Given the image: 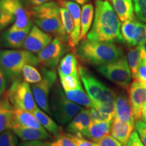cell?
<instances>
[{
    "label": "cell",
    "mask_w": 146,
    "mask_h": 146,
    "mask_svg": "<svg viewBox=\"0 0 146 146\" xmlns=\"http://www.w3.org/2000/svg\"><path fill=\"white\" fill-rule=\"evenodd\" d=\"M121 23L108 1L96 0L93 25L87 39L93 41L124 43L120 33Z\"/></svg>",
    "instance_id": "cell-1"
},
{
    "label": "cell",
    "mask_w": 146,
    "mask_h": 146,
    "mask_svg": "<svg viewBox=\"0 0 146 146\" xmlns=\"http://www.w3.org/2000/svg\"><path fill=\"white\" fill-rule=\"evenodd\" d=\"M82 62L100 66L117 61L124 56L123 50L113 42L83 39L74 49Z\"/></svg>",
    "instance_id": "cell-2"
},
{
    "label": "cell",
    "mask_w": 146,
    "mask_h": 146,
    "mask_svg": "<svg viewBox=\"0 0 146 146\" xmlns=\"http://www.w3.org/2000/svg\"><path fill=\"white\" fill-rule=\"evenodd\" d=\"M60 10V6L58 3L50 1L33 6L30 11L33 21L36 27L63 43H68V36L63 28Z\"/></svg>",
    "instance_id": "cell-3"
},
{
    "label": "cell",
    "mask_w": 146,
    "mask_h": 146,
    "mask_svg": "<svg viewBox=\"0 0 146 146\" xmlns=\"http://www.w3.org/2000/svg\"><path fill=\"white\" fill-rule=\"evenodd\" d=\"M39 64L37 56L27 50H3L0 51V68L7 79L14 81L20 78L24 66Z\"/></svg>",
    "instance_id": "cell-4"
},
{
    "label": "cell",
    "mask_w": 146,
    "mask_h": 146,
    "mask_svg": "<svg viewBox=\"0 0 146 146\" xmlns=\"http://www.w3.org/2000/svg\"><path fill=\"white\" fill-rule=\"evenodd\" d=\"M50 106L52 115L60 125L68 124L83 110L79 105L69 100L57 83L52 91Z\"/></svg>",
    "instance_id": "cell-5"
},
{
    "label": "cell",
    "mask_w": 146,
    "mask_h": 146,
    "mask_svg": "<svg viewBox=\"0 0 146 146\" xmlns=\"http://www.w3.org/2000/svg\"><path fill=\"white\" fill-rule=\"evenodd\" d=\"M78 74L94 106L100 103H114L116 96L114 91L95 77L87 68L79 66Z\"/></svg>",
    "instance_id": "cell-6"
},
{
    "label": "cell",
    "mask_w": 146,
    "mask_h": 146,
    "mask_svg": "<svg viewBox=\"0 0 146 146\" xmlns=\"http://www.w3.org/2000/svg\"><path fill=\"white\" fill-rule=\"evenodd\" d=\"M3 97L6 98L14 108L33 113L37 108L32 90L29 83L20 78L12 81V85L5 91Z\"/></svg>",
    "instance_id": "cell-7"
},
{
    "label": "cell",
    "mask_w": 146,
    "mask_h": 146,
    "mask_svg": "<svg viewBox=\"0 0 146 146\" xmlns=\"http://www.w3.org/2000/svg\"><path fill=\"white\" fill-rule=\"evenodd\" d=\"M41 81L32 85L33 95L39 108L47 114L52 115L49 97L53 86L57 81V74L54 69H48L43 67L41 70Z\"/></svg>",
    "instance_id": "cell-8"
},
{
    "label": "cell",
    "mask_w": 146,
    "mask_h": 146,
    "mask_svg": "<svg viewBox=\"0 0 146 146\" xmlns=\"http://www.w3.org/2000/svg\"><path fill=\"white\" fill-rule=\"evenodd\" d=\"M98 72L123 89L130 86L132 74L125 56L114 62L97 67Z\"/></svg>",
    "instance_id": "cell-9"
},
{
    "label": "cell",
    "mask_w": 146,
    "mask_h": 146,
    "mask_svg": "<svg viewBox=\"0 0 146 146\" xmlns=\"http://www.w3.org/2000/svg\"><path fill=\"white\" fill-rule=\"evenodd\" d=\"M66 52L67 48L64 43L57 38H54L46 47L38 53V61L44 68L54 69Z\"/></svg>",
    "instance_id": "cell-10"
},
{
    "label": "cell",
    "mask_w": 146,
    "mask_h": 146,
    "mask_svg": "<svg viewBox=\"0 0 146 146\" xmlns=\"http://www.w3.org/2000/svg\"><path fill=\"white\" fill-rule=\"evenodd\" d=\"M1 5L5 10L10 12L15 18L12 25L16 29H27L32 28V16L31 11L25 6L22 0H0Z\"/></svg>",
    "instance_id": "cell-11"
},
{
    "label": "cell",
    "mask_w": 146,
    "mask_h": 146,
    "mask_svg": "<svg viewBox=\"0 0 146 146\" xmlns=\"http://www.w3.org/2000/svg\"><path fill=\"white\" fill-rule=\"evenodd\" d=\"M52 39V35L47 33L36 25H33L24 42L23 48L33 54H38L46 47Z\"/></svg>",
    "instance_id": "cell-12"
},
{
    "label": "cell",
    "mask_w": 146,
    "mask_h": 146,
    "mask_svg": "<svg viewBox=\"0 0 146 146\" xmlns=\"http://www.w3.org/2000/svg\"><path fill=\"white\" fill-rule=\"evenodd\" d=\"M57 3L60 7L66 8L73 18L74 27L72 35L68 39V45L70 49H74L81 41V7L77 3L66 0H58Z\"/></svg>",
    "instance_id": "cell-13"
},
{
    "label": "cell",
    "mask_w": 146,
    "mask_h": 146,
    "mask_svg": "<svg viewBox=\"0 0 146 146\" xmlns=\"http://www.w3.org/2000/svg\"><path fill=\"white\" fill-rule=\"evenodd\" d=\"M129 94L133 117L135 120H139L141 118L142 108L146 102V85L134 80L129 87Z\"/></svg>",
    "instance_id": "cell-14"
},
{
    "label": "cell",
    "mask_w": 146,
    "mask_h": 146,
    "mask_svg": "<svg viewBox=\"0 0 146 146\" xmlns=\"http://www.w3.org/2000/svg\"><path fill=\"white\" fill-rule=\"evenodd\" d=\"M31 29H16L11 26L1 35L0 44L8 48H23L24 42Z\"/></svg>",
    "instance_id": "cell-15"
},
{
    "label": "cell",
    "mask_w": 146,
    "mask_h": 146,
    "mask_svg": "<svg viewBox=\"0 0 146 146\" xmlns=\"http://www.w3.org/2000/svg\"><path fill=\"white\" fill-rule=\"evenodd\" d=\"M114 118L135 127V118L129 98L125 94L116 95L115 99Z\"/></svg>",
    "instance_id": "cell-16"
},
{
    "label": "cell",
    "mask_w": 146,
    "mask_h": 146,
    "mask_svg": "<svg viewBox=\"0 0 146 146\" xmlns=\"http://www.w3.org/2000/svg\"><path fill=\"white\" fill-rule=\"evenodd\" d=\"M11 130L14 133L23 141H36V140H47L52 139V136L45 129H38L32 128H24L13 126Z\"/></svg>",
    "instance_id": "cell-17"
},
{
    "label": "cell",
    "mask_w": 146,
    "mask_h": 146,
    "mask_svg": "<svg viewBox=\"0 0 146 146\" xmlns=\"http://www.w3.org/2000/svg\"><path fill=\"white\" fill-rule=\"evenodd\" d=\"M91 122L89 109H83L68 123L66 127L68 132L74 135H81L88 129Z\"/></svg>",
    "instance_id": "cell-18"
},
{
    "label": "cell",
    "mask_w": 146,
    "mask_h": 146,
    "mask_svg": "<svg viewBox=\"0 0 146 146\" xmlns=\"http://www.w3.org/2000/svg\"><path fill=\"white\" fill-rule=\"evenodd\" d=\"M134 128L127 123L114 118L111 124V135L120 142L123 146H126L133 132Z\"/></svg>",
    "instance_id": "cell-19"
},
{
    "label": "cell",
    "mask_w": 146,
    "mask_h": 146,
    "mask_svg": "<svg viewBox=\"0 0 146 146\" xmlns=\"http://www.w3.org/2000/svg\"><path fill=\"white\" fill-rule=\"evenodd\" d=\"M120 33L124 43L130 47H136L139 34V22L135 19L123 22L120 27Z\"/></svg>",
    "instance_id": "cell-20"
},
{
    "label": "cell",
    "mask_w": 146,
    "mask_h": 146,
    "mask_svg": "<svg viewBox=\"0 0 146 146\" xmlns=\"http://www.w3.org/2000/svg\"><path fill=\"white\" fill-rule=\"evenodd\" d=\"M13 126L38 129H44L33 113L17 108H14L13 123L12 127Z\"/></svg>",
    "instance_id": "cell-21"
},
{
    "label": "cell",
    "mask_w": 146,
    "mask_h": 146,
    "mask_svg": "<svg viewBox=\"0 0 146 146\" xmlns=\"http://www.w3.org/2000/svg\"><path fill=\"white\" fill-rule=\"evenodd\" d=\"M112 122H91L83 136L94 142H98L110 132Z\"/></svg>",
    "instance_id": "cell-22"
},
{
    "label": "cell",
    "mask_w": 146,
    "mask_h": 146,
    "mask_svg": "<svg viewBox=\"0 0 146 146\" xmlns=\"http://www.w3.org/2000/svg\"><path fill=\"white\" fill-rule=\"evenodd\" d=\"M77 57L74 53H68L60 60L58 66L59 77L65 76H79Z\"/></svg>",
    "instance_id": "cell-23"
},
{
    "label": "cell",
    "mask_w": 146,
    "mask_h": 146,
    "mask_svg": "<svg viewBox=\"0 0 146 146\" xmlns=\"http://www.w3.org/2000/svg\"><path fill=\"white\" fill-rule=\"evenodd\" d=\"M115 13L120 21L135 19L133 0H110Z\"/></svg>",
    "instance_id": "cell-24"
},
{
    "label": "cell",
    "mask_w": 146,
    "mask_h": 146,
    "mask_svg": "<svg viewBox=\"0 0 146 146\" xmlns=\"http://www.w3.org/2000/svg\"><path fill=\"white\" fill-rule=\"evenodd\" d=\"M14 118V108L6 98L0 100V134L12 129Z\"/></svg>",
    "instance_id": "cell-25"
},
{
    "label": "cell",
    "mask_w": 146,
    "mask_h": 146,
    "mask_svg": "<svg viewBox=\"0 0 146 146\" xmlns=\"http://www.w3.org/2000/svg\"><path fill=\"white\" fill-rule=\"evenodd\" d=\"M95 9L91 3L82 5L81 14V40L85 39L94 22Z\"/></svg>",
    "instance_id": "cell-26"
},
{
    "label": "cell",
    "mask_w": 146,
    "mask_h": 146,
    "mask_svg": "<svg viewBox=\"0 0 146 146\" xmlns=\"http://www.w3.org/2000/svg\"><path fill=\"white\" fill-rule=\"evenodd\" d=\"M33 114L38 120L42 127L53 135L56 138H57L60 134L63 133L61 128L56 123V122L47 114H45L43 110H41L37 108L33 112Z\"/></svg>",
    "instance_id": "cell-27"
},
{
    "label": "cell",
    "mask_w": 146,
    "mask_h": 146,
    "mask_svg": "<svg viewBox=\"0 0 146 146\" xmlns=\"http://www.w3.org/2000/svg\"><path fill=\"white\" fill-rule=\"evenodd\" d=\"M66 96L69 100L76 104L87 107L88 108H94V103L88 95L83 90V87L75 90L64 91Z\"/></svg>",
    "instance_id": "cell-28"
},
{
    "label": "cell",
    "mask_w": 146,
    "mask_h": 146,
    "mask_svg": "<svg viewBox=\"0 0 146 146\" xmlns=\"http://www.w3.org/2000/svg\"><path fill=\"white\" fill-rule=\"evenodd\" d=\"M127 62L130 68L132 77L134 80H136L137 77V72L142 62L141 57V52L139 46L132 47L129 49L127 53Z\"/></svg>",
    "instance_id": "cell-29"
},
{
    "label": "cell",
    "mask_w": 146,
    "mask_h": 146,
    "mask_svg": "<svg viewBox=\"0 0 146 146\" xmlns=\"http://www.w3.org/2000/svg\"><path fill=\"white\" fill-rule=\"evenodd\" d=\"M22 75L24 81L28 83L36 84L42 80V74L32 65L25 66L22 71Z\"/></svg>",
    "instance_id": "cell-30"
},
{
    "label": "cell",
    "mask_w": 146,
    "mask_h": 146,
    "mask_svg": "<svg viewBox=\"0 0 146 146\" xmlns=\"http://www.w3.org/2000/svg\"><path fill=\"white\" fill-rule=\"evenodd\" d=\"M60 16H61L62 23L63 28L64 31L68 38L72 35L73 30H74V21L73 18L69 11L64 7H60Z\"/></svg>",
    "instance_id": "cell-31"
},
{
    "label": "cell",
    "mask_w": 146,
    "mask_h": 146,
    "mask_svg": "<svg viewBox=\"0 0 146 146\" xmlns=\"http://www.w3.org/2000/svg\"><path fill=\"white\" fill-rule=\"evenodd\" d=\"M79 76H60V81L62 87L64 91L75 90L81 88L82 85L79 80Z\"/></svg>",
    "instance_id": "cell-32"
},
{
    "label": "cell",
    "mask_w": 146,
    "mask_h": 146,
    "mask_svg": "<svg viewBox=\"0 0 146 146\" xmlns=\"http://www.w3.org/2000/svg\"><path fill=\"white\" fill-rule=\"evenodd\" d=\"M15 18L10 12L5 10L0 2V32L3 29L14 23Z\"/></svg>",
    "instance_id": "cell-33"
},
{
    "label": "cell",
    "mask_w": 146,
    "mask_h": 146,
    "mask_svg": "<svg viewBox=\"0 0 146 146\" xmlns=\"http://www.w3.org/2000/svg\"><path fill=\"white\" fill-rule=\"evenodd\" d=\"M89 111L92 122H112L114 118L113 115L102 112L95 108H91Z\"/></svg>",
    "instance_id": "cell-34"
},
{
    "label": "cell",
    "mask_w": 146,
    "mask_h": 146,
    "mask_svg": "<svg viewBox=\"0 0 146 146\" xmlns=\"http://www.w3.org/2000/svg\"><path fill=\"white\" fill-rule=\"evenodd\" d=\"M18 140L12 131L7 130L0 134V146H17Z\"/></svg>",
    "instance_id": "cell-35"
},
{
    "label": "cell",
    "mask_w": 146,
    "mask_h": 146,
    "mask_svg": "<svg viewBox=\"0 0 146 146\" xmlns=\"http://www.w3.org/2000/svg\"><path fill=\"white\" fill-rule=\"evenodd\" d=\"M136 17L146 24V0H133Z\"/></svg>",
    "instance_id": "cell-36"
},
{
    "label": "cell",
    "mask_w": 146,
    "mask_h": 146,
    "mask_svg": "<svg viewBox=\"0 0 146 146\" xmlns=\"http://www.w3.org/2000/svg\"><path fill=\"white\" fill-rule=\"evenodd\" d=\"M56 141L59 143L60 146H76L74 134L72 133H62L56 138Z\"/></svg>",
    "instance_id": "cell-37"
},
{
    "label": "cell",
    "mask_w": 146,
    "mask_h": 146,
    "mask_svg": "<svg viewBox=\"0 0 146 146\" xmlns=\"http://www.w3.org/2000/svg\"><path fill=\"white\" fill-rule=\"evenodd\" d=\"M135 128L141 138L142 143L144 146H146V123L143 120H137L135 124Z\"/></svg>",
    "instance_id": "cell-38"
},
{
    "label": "cell",
    "mask_w": 146,
    "mask_h": 146,
    "mask_svg": "<svg viewBox=\"0 0 146 146\" xmlns=\"http://www.w3.org/2000/svg\"><path fill=\"white\" fill-rule=\"evenodd\" d=\"M97 146H123L121 143L113 137L110 135H108L96 143Z\"/></svg>",
    "instance_id": "cell-39"
},
{
    "label": "cell",
    "mask_w": 146,
    "mask_h": 146,
    "mask_svg": "<svg viewBox=\"0 0 146 146\" xmlns=\"http://www.w3.org/2000/svg\"><path fill=\"white\" fill-rule=\"evenodd\" d=\"M146 41V24L139 22V34L136 42V46L143 44Z\"/></svg>",
    "instance_id": "cell-40"
},
{
    "label": "cell",
    "mask_w": 146,
    "mask_h": 146,
    "mask_svg": "<svg viewBox=\"0 0 146 146\" xmlns=\"http://www.w3.org/2000/svg\"><path fill=\"white\" fill-rule=\"evenodd\" d=\"M76 146H97L94 142L85 139L81 135H74Z\"/></svg>",
    "instance_id": "cell-41"
},
{
    "label": "cell",
    "mask_w": 146,
    "mask_h": 146,
    "mask_svg": "<svg viewBox=\"0 0 146 146\" xmlns=\"http://www.w3.org/2000/svg\"><path fill=\"white\" fill-rule=\"evenodd\" d=\"M126 146H144L137 131H133Z\"/></svg>",
    "instance_id": "cell-42"
},
{
    "label": "cell",
    "mask_w": 146,
    "mask_h": 146,
    "mask_svg": "<svg viewBox=\"0 0 146 146\" xmlns=\"http://www.w3.org/2000/svg\"><path fill=\"white\" fill-rule=\"evenodd\" d=\"M136 80L140 81L144 85H146V66L142 61V62L137 72V77Z\"/></svg>",
    "instance_id": "cell-43"
},
{
    "label": "cell",
    "mask_w": 146,
    "mask_h": 146,
    "mask_svg": "<svg viewBox=\"0 0 146 146\" xmlns=\"http://www.w3.org/2000/svg\"><path fill=\"white\" fill-rule=\"evenodd\" d=\"M50 143L51 142L50 141L36 140V141H23L18 146H50Z\"/></svg>",
    "instance_id": "cell-44"
},
{
    "label": "cell",
    "mask_w": 146,
    "mask_h": 146,
    "mask_svg": "<svg viewBox=\"0 0 146 146\" xmlns=\"http://www.w3.org/2000/svg\"><path fill=\"white\" fill-rule=\"evenodd\" d=\"M7 87V78L4 72L0 68V96L5 94Z\"/></svg>",
    "instance_id": "cell-45"
},
{
    "label": "cell",
    "mask_w": 146,
    "mask_h": 146,
    "mask_svg": "<svg viewBox=\"0 0 146 146\" xmlns=\"http://www.w3.org/2000/svg\"><path fill=\"white\" fill-rule=\"evenodd\" d=\"M139 47L140 52H141L142 61H145V60H146V41L143 44L139 45Z\"/></svg>",
    "instance_id": "cell-46"
},
{
    "label": "cell",
    "mask_w": 146,
    "mask_h": 146,
    "mask_svg": "<svg viewBox=\"0 0 146 146\" xmlns=\"http://www.w3.org/2000/svg\"><path fill=\"white\" fill-rule=\"evenodd\" d=\"M52 1V0H30V4H31L33 6H36Z\"/></svg>",
    "instance_id": "cell-47"
},
{
    "label": "cell",
    "mask_w": 146,
    "mask_h": 146,
    "mask_svg": "<svg viewBox=\"0 0 146 146\" xmlns=\"http://www.w3.org/2000/svg\"><path fill=\"white\" fill-rule=\"evenodd\" d=\"M66 1H72V2L77 3L78 5H85L86 3H89V1H92V0H66Z\"/></svg>",
    "instance_id": "cell-48"
},
{
    "label": "cell",
    "mask_w": 146,
    "mask_h": 146,
    "mask_svg": "<svg viewBox=\"0 0 146 146\" xmlns=\"http://www.w3.org/2000/svg\"><path fill=\"white\" fill-rule=\"evenodd\" d=\"M141 119H142V120H143L144 123H146V102L144 104L143 108H142Z\"/></svg>",
    "instance_id": "cell-49"
},
{
    "label": "cell",
    "mask_w": 146,
    "mask_h": 146,
    "mask_svg": "<svg viewBox=\"0 0 146 146\" xmlns=\"http://www.w3.org/2000/svg\"><path fill=\"white\" fill-rule=\"evenodd\" d=\"M50 146H60V145L58 143V141H53V142H51L50 143Z\"/></svg>",
    "instance_id": "cell-50"
},
{
    "label": "cell",
    "mask_w": 146,
    "mask_h": 146,
    "mask_svg": "<svg viewBox=\"0 0 146 146\" xmlns=\"http://www.w3.org/2000/svg\"><path fill=\"white\" fill-rule=\"evenodd\" d=\"M22 1H23L27 5H29L30 3V0H22Z\"/></svg>",
    "instance_id": "cell-51"
},
{
    "label": "cell",
    "mask_w": 146,
    "mask_h": 146,
    "mask_svg": "<svg viewBox=\"0 0 146 146\" xmlns=\"http://www.w3.org/2000/svg\"><path fill=\"white\" fill-rule=\"evenodd\" d=\"M105 1H106V0H105Z\"/></svg>",
    "instance_id": "cell-52"
}]
</instances>
